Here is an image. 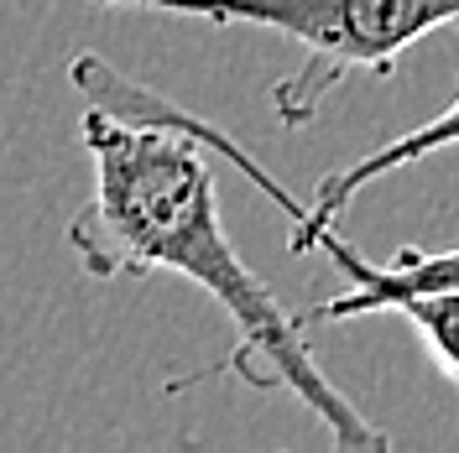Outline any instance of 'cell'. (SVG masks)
Listing matches in <instances>:
<instances>
[{
	"label": "cell",
	"instance_id": "cell-1",
	"mask_svg": "<svg viewBox=\"0 0 459 453\" xmlns=\"http://www.w3.org/2000/svg\"><path fill=\"white\" fill-rule=\"evenodd\" d=\"M89 199L68 225V251L84 277H157L194 282L230 318L235 344L225 370L256 391H287L314 412L334 449H386V432L318 370V355L292 308L230 245L214 193L209 146L157 115H115L84 105Z\"/></svg>",
	"mask_w": 459,
	"mask_h": 453
},
{
	"label": "cell",
	"instance_id": "cell-2",
	"mask_svg": "<svg viewBox=\"0 0 459 453\" xmlns=\"http://www.w3.org/2000/svg\"><path fill=\"white\" fill-rule=\"evenodd\" d=\"M131 11H168L225 27H266L303 47V68L272 89V110L287 131L308 125L324 99L350 79H392L397 63L429 31L459 27V0H94Z\"/></svg>",
	"mask_w": 459,
	"mask_h": 453
},
{
	"label": "cell",
	"instance_id": "cell-3",
	"mask_svg": "<svg viewBox=\"0 0 459 453\" xmlns=\"http://www.w3.org/2000/svg\"><path fill=\"white\" fill-rule=\"evenodd\" d=\"M100 105L105 110H120V115H157V120H172V125H183L188 136H199L214 157H225L230 167L240 172L256 193H266V199L277 203L287 214V225H292V235H287V245H292V255H308L324 245V235L340 225V214L350 209V203L360 199L371 183H381L386 172H402L412 167V162H429L433 151H449V146H459V99L449 105L444 115H433V120H423V125H412V131H402V136H392V141H381L376 151H366V157H355V162H344V167H334L324 183L314 188V199L298 203L292 193H287L282 183L272 177V172L261 167L256 157L246 151V146L235 141V136H225L220 125H209V120H199V115L178 110L172 99H162L157 89L136 84V79H126L120 68H105L100 73Z\"/></svg>",
	"mask_w": 459,
	"mask_h": 453
},
{
	"label": "cell",
	"instance_id": "cell-4",
	"mask_svg": "<svg viewBox=\"0 0 459 453\" xmlns=\"http://www.w3.org/2000/svg\"><path fill=\"white\" fill-rule=\"evenodd\" d=\"M318 251L334 261L340 271V292L324 297L308 318L314 323H344V318H371V312H392L402 292H438V286H459V245L449 251H418V245H402L386 266H376L355 251L340 235V225L324 235Z\"/></svg>",
	"mask_w": 459,
	"mask_h": 453
}]
</instances>
